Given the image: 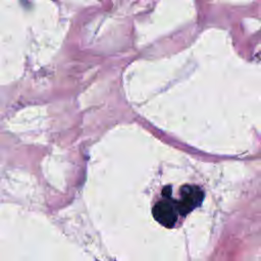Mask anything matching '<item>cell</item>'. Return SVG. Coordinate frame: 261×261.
I'll return each mask as SVG.
<instances>
[{
  "mask_svg": "<svg viewBox=\"0 0 261 261\" xmlns=\"http://www.w3.org/2000/svg\"><path fill=\"white\" fill-rule=\"evenodd\" d=\"M177 208L169 199H164L158 202L153 208V215L155 219L166 227H171L174 225L177 219Z\"/></svg>",
  "mask_w": 261,
  "mask_h": 261,
  "instance_id": "2",
  "label": "cell"
},
{
  "mask_svg": "<svg viewBox=\"0 0 261 261\" xmlns=\"http://www.w3.org/2000/svg\"><path fill=\"white\" fill-rule=\"evenodd\" d=\"M204 197L203 191L197 186H184L180 189V199L175 202L177 211L187 214L200 205Z\"/></svg>",
  "mask_w": 261,
  "mask_h": 261,
  "instance_id": "1",
  "label": "cell"
}]
</instances>
